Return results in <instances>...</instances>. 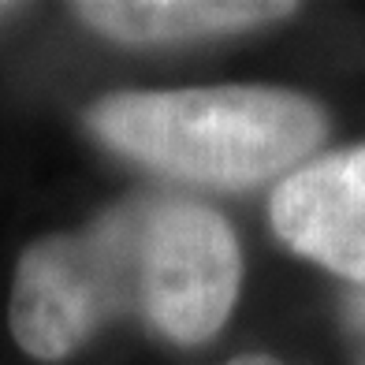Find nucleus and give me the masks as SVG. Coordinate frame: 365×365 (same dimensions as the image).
Listing matches in <instances>:
<instances>
[{
    "mask_svg": "<svg viewBox=\"0 0 365 365\" xmlns=\"http://www.w3.org/2000/svg\"><path fill=\"white\" fill-rule=\"evenodd\" d=\"M242 291V246L224 212L182 194H127L78 231H48L15 261L8 328L19 351L63 361L108 324L175 346L209 343Z\"/></svg>",
    "mask_w": 365,
    "mask_h": 365,
    "instance_id": "f257e3e1",
    "label": "nucleus"
},
{
    "mask_svg": "<svg viewBox=\"0 0 365 365\" xmlns=\"http://www.w3.org/2000/svg\"><path fill=\"white\" fill-rule=\"evenodd\" d=\"M90 135L115 157L168 179L250 190L284 179L328 135L321 101L269 82L123 90L86 108Z\"/></svg>",
    "mask_w": 365,
    "mask_h": 365,
    "instance_id": "f03ea898",
    "label": "nucleus"
},
{
    "mask_svg": "<svg viewBox=\"0 0 365 365\" xmlns=\"http://www.w3.org/2000/svg\"><path fill=\"white\" fill-rule=\"evenodd\" d=\"M269 220L287 250L365 287V142L284 175L269 197Z\"/></svg>",
    "mask_w": 365,
    "mask_h": 365,
    "instance_id": "7ed1b4c3",
    "label": "nucleus"
},
{
    "mask_svg": "<svg viewBox=\"0 0 365 365\" xmlns=\"http://www.w3.org/2000/svg\"><path fill=\"white\" fill-rule=\"evenodd\" d=\"M302 11L284 0H82L71 15L115 45H175L246 34Z\"/></svg>",
    "mask_w": 365,
    "mask_h": 365,
    "instance_id": "20e7f679",
    "label": "nucleus"
},
{
    "mask_svg": "<svg viewBox=\"0 0 365 365\" xmlns=\"http://www.w3.org/2000/svg\"><path fill=\"white\" fill-rule=\"evenodd\" d=\"M343 331H346V339H351V365H365V287L346 291Z\"/></svg>",
    "mask_w": 365,
    "mask_h": 365,
    "instance_id": "39448f33",
    "label": "nucleus"
},
{
    "mask_svg": "<svg viewBox=\"0 0 365 365\" xmlns=\"http://www.w3.org/2000/svg\"><path fill=\"white\" fill-rule=\"evenodd\" d=\"M227 365H284V361H279V358H272V354H239V358H231Z\"/></svg>",
    "mask_w": 365,
    "mask_h": 365,
    "instance_id": "423d86ee",
    "label": "nucleus"
},
{
    "mask_svg": "<svg viewBox=\"0 0 365 365\" xmlns=\"http://www.w3.org/2000/svg\"><path fill=\"white\" fill-rule=\"evenodd\" d=\"M4 11H11V4H0V15H4Z\"/></svg>",
    "mask_w": 365,
    "mask_h": 365,
    "instance_id": "0eeeda50",
    "label": "nucleus"
}]
</instances>
